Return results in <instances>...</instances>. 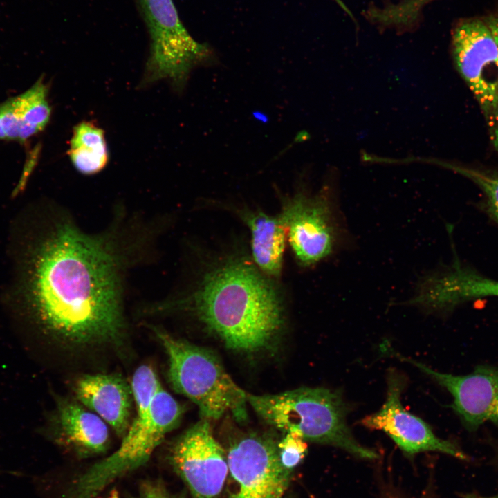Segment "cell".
Returning a JSON list of instances; mask_svg holds the SVG:
<instances>
[{
  "instance_id": "2e32d148",
  "label": "cell",
  "mask_w": 498,
  "mask_h": 498,
  "mask_svg": "<svg viewBox=\"0 0 498 498\" xmlns=\"http://www.w3.org/2000/svg\"><path fill=\"white\" fill-rule=\"evenodd\" d=\"M56 426L59 443L79 456L100 454L109 445L104 421L76 401L66 399L59 403Z\"/></svg>"
},
{
  "instance_id": "3957f363",
  "label": "cell",
  "mask_w": 498,
  "mask_h": 498,
  "mask_svg": "<svg viewBox=\"0 0 498 498\" xmlns=\"http://www.w3.org/2000/svg\"><path fill=\"white\" fill-rule=\"evenodd\" d=\"M246 399L267 423L283 432H297L305 441L337 447L362 459L378 457L353 436L347 423L349 407L339 390L304 387L277 394L247 393Z\"/></svg>"
},
{
  "instance_id": "52a82bcc",
  "label": "cell",
  "mask_w": 498,
  "mask_h": 498,
  "mask_svg": "<svg viewBox=\"0 0 498 498\" xmlns=\"http://www.w3.org/2000/svg\"><path fill=\"white\" fill-rule=\"evenodd\" d=\"M454 65L474 94L498 152V48L484 18L460 21L452 33Z\"/></svg>"
},
{
  "instance_id": "d4e9b609",
  "label": "cell",
  "mask_w": 498,
  "mask_h": 498,
  "mask_svg": "<svg viewBox=\"0 0 498 498\" xmlns=\"http://www.w3.org/2000/svg\"><path fill=\"white\" fill-rule=\"evenodd\" d=\"M340 7H341L347 14H349L351 18L353 19V16L351 14V11L348 9V8L346 6V5L342 2V0H334Z\"/></svg>"
},
{
  "instance_id": "8fae6325",
  "label": "cell",
  "mask_w": 498,
  "mask_h": 498,
  "mask_svg": "<svg viewBox=\"0 0 498 498\" xmlns=\"http://www.w3.org/2000/svg\"><path fill=\"white\" fill-rule=\"evenodd\" d=\"M405 384L401 374L394 369L389 371L385 402L378 412L364 417L360 424L370 430H382L409 456L434 451L468 460L466 454L459 446L436 436L427 423L403 407L401 394Z\"/></svg>"
},
{
  "instance_id": "7a4b0ae2",
  "label": "cell",
  "mask_w": 498,
  "mask_h": 498,
  "mask_svg": "<svg viewBox=\"0 0 498 498\" xmlns=\"http://www.w3.org/2000/svg\"><path fill=\"white\" fill-rule=\"evenodd\" d=\"M199 319L234 351L253 353L268 347L283 319L275 290L255 269L234 262L208 276L192 299Z\"/></svg>"
},
{
  "instance_id": "cb8c5ba5",
  "label": "cell",
  "mask_w": 498,
  "mask_h": 498,
  "mask_svg": "<svg viewBox=\"0 0 498 498\" xmlns=\"http://www.w3.org/2000/svg\"><path fill=\"white\" fill-rule=\"evenodd\" d=\"M463 498H498V492L494 495L492 496H483L479 494L475 493V492H470L464 494L463 495Z\"/></svg>"
},
{
  "instance_id": "603a6c76",
  "label": "cell",
  "mask_w": 498,
  "mask_h": 498,
  "mask_svg": "<svg viewBox=\"0 0 498 498\" xmlns=\"http://www.w3.org/2000/svg\"><path fill=\"white\" fill-rule=\"evenodd\" d=\"M484 19L492 32L498 48V14L484 17Z\"/></svg>"
},
{
  "instance_id": "7402d4cb",
  "label": "cell",
  "mask_w": 498,
  "mask_h": 498,
  "mask_svg": "<svg viewBox=\"0 0 498 498\" xmlns=\"http://www.w3.org/2000/svg\"><path fill=\"white\" fill-rule=\"evenodd\" d=\"M131 498H183L172 495L167 489L158 481H145L139 489L137 495Z\"/></svg>"
},
{
  "instance_id": "5b68a950",
  "label": "cell",
  "mask_w": 498,
  "mask_h": 498,
  "mask_svg": "<svg viewBox=\"0 0 498 498\" xmlns=\"http://www.w3.org/2000/svg\"><path fill=\"white\" fill-rule=\"evenodd\" d=\"M183 413L182 406L161 386L149 409L136 415L120 447L79 476L61 498H96L114 481L145 465Z\"/></svg>"
},
{
  "instance_id": "ba28073f",
  "label": "cell",
  "mask_w": 498,
  "mask_h": 498,
  "mask_svg": "<svg viewBox=\"0 0 498 498\" xmlns=\"http://www.w3.org/2000/svg\"><path fill=\"white\" fill-rule=\"evenodd\" d=\"M282 215L290 243L303 265H314L341 246L343 223L332 194L326 189L313 196L297 195Z\"/></svg>"
},
{
  "instance_id": "9c48e42d",
  "label": "cell",
  "mask_w": 498,
  "mask_h": 498,
  "mask_svg": "<svg viewBox=\"0 0 498 498\" xmlns=\"http://www.w3.org/2000/svg\"><path fill=\"white\" fill-rule=\"evenodd\" d=\"M231 487L228 498H282L290 470L281 463L270 439L249 434L230 444L227 453Z\"/></svg>"
},
{
  "instance_id": "ffe728a7",
  "label": "cell",
  "mask_w": 498,
  "mask_h": 498,
  "mask_svg": "<svg viewBox=\"0 0 498 498\" xmlns=\"http://www.w3.org/2000/svg\"><path fill=\"white\" fill-rule=\"evenodd\" d=\"M131 387L136 405V414H138L149 409L161 384L153 368L142 365L133 375Z\"/></svg>"
},
{
  "instance_id": "8992f818",
  "label": "cell",
  "mask_w": 498,
  "mask_h": 498,
  "mask_svg": "<svg viewBox=\"0 0 498 498\" xmlns=\"http://www.w3.org/2000/svg\"><path fill=\"white\" fill-rule=\"evenodd\" d=\"M135 1L149 37V55L141 84L167 79L182 88L195 66L212 59L211 48L191 36L173 0Z\"/></svg>"
},
{
  "instance_id": "277c9868",
  "label": "cell",
  "mask_w": 498,
  "mask_h": 498,
  "mask_svg": "<svg viewBox=\"0 0 498 498\" xmlns=\"http://www.w3.org/2000/svg\"><path fill=\"white\" fill-rule=\"evenodd\" d=\"M168 357V378L173 389L196 405L202 419L217 420L231 412L246 417V394L210 350L153 327Z\"/></svg>"
},
{
  "instance_id": "ac0fdd59",
  "label": "cell",
  "mask_w": 498,
  "mask_h": 498,
  "mask_svg": "<svg viewBox=\"0 0 498 498\" xmlns=\"http://www.w3.org/2000/svg\"><path fill=\"white\" fill-rule=\"evenodd\" d=\"M68 154L74 167L82 174L102 171L109 160L104 131L91 122L78 123L73 128Z\"/></svg>"
},
{
  "instance_id": "5bb4252c",
  "label": "cell",
  "mask_w": 498,
  "mask_h": 498,
  "mask_svg": "<svg viewBox=\"0 0 498 498\" xmlns=\"http://www.w3.org/2000/svg\"><path fill=\"white\" fill-rule=\"evenodd\" d=\"M73 391L80 403L123 437L130 426L131 386L116 374H85L77 378Z\"/></svg>"
},
{
  "instance_id": "9a60e30c",
  "label": "cell",
  "mask_w": 498,
  "mask_h": 498,
  "mask_svg": "<svg viewBox=\"0 0 498 498\" xmlns=\"http://www.w3.org/2000/svg\"><path fill=\"white\" fill-rule=\"evenodd\" d=\"M48 87L39 79L24 93L0 104V140L26 142L49 122Z\"/></svg>"
},
{
  "instance_id": "484cf974",
  "label": "cell",
  "mask_w": 498,
  "mask_h": 498,
  "mask_svg": "<svg viewBox=\"0 0 498 498\" xmlns=\"http://www.w3.org/2000/svg\"><path fill=\"white\" fill-rule=\"evenodd\" d=\"M496 462H497V464H498V451L497 452V454H496Z\"/></svg>"
},
{
  "instance_id": "e0dca14e",
  "label": "cell",
  "mask_w": 498,
  "mask_h": 498,
  "mask_svg": "<svg viewBox=\"0 0 498 498\" xmlns=\"http://www.w3.org/2000/svg\"><path fill=\"white\" fill-rule=\"evenodd\" d=\"M246 221L251 230L255 262L267 273L279 274L288 232L284 216L273 217L258 212L248 215Z\"/></svg>"
},
{
  "instance_id": "7c38bea8",
  "label": "cell",
  "mask_w": 498,
  "mask_h": 498,
  "mask_svg": "<svg viewBox=\"0 0 498 498\" xmlns=\"http://www.w3.org/2000/svg\"><path fill=\"white\" fill-rule=\"evenodd\" d=\"M394 356L416 367L445 388L453 398L452 409L468 430H476L488 422L498 389L497 368L481 365L468 374L454 375L436 371L398 353Z\"/></svg>"
},
{
  "instance_id": "d6986e66",
  "label": "cell",
  "mask_w": 498,
  "mask_h": 498,
  "mask_svg": "<svg viewBox=\"0 0 498 498\" xmlns=\"http://www.w3.org/2000/svg\"><path fill=\"white\" fill-rule=\"evenodd\" d=\"M445 165L468 178L482 190L486 196L488 212L498 223V172L456 164L447 163Z\"/></svg>"
},
{
  "instance_id": "44dd1931",
  "label": "cell",
  "mask_w": 498,
  "mask_h": 498,
  "mask_svg": "<svg viewBox=\"0 0 498 498\" xmlns=\"http://www.w3.org/2000/svg\"><path fill=\"white\" fill-rule=\"evenodd\" d=\"M277 447L282 464L289 470L297 466L307 452L306 441L297 432H287Z\"/></svg>"
},
{
  "instance_id": "30bf717a",
  "label": "cell",
  "mask_w": 498,
  "mask_h": 498,
  "mask_svg": "<svg viewBox=\"0 0 498 498\" xmlns=\"http://www.w3.org/2000/svg\"><path fill=\"white\" fill-rule=\"evenodd\" d=\"M169 460L194 498H219L228 465L209 421L201 418L179 436L171 448Z\"/></svg>"
},
{
  "instance_id": "6da1fadb",
  "label": "cell",
  "mask_w": 498,
  "mask_h": 498,
  "mask_svg": "<svg viewBox=\"0 0 498 498\" xmlns=\"http://www.w3.org/2000/svg\"><path fill=\"white\" fill-rule=\"evenodd\" d=\"M147 227L121 218L90 232L64 216L40 244L33 302L41 322L73 356L122 351L125 277L150 237Z\"/></svg>"
},
{
  "instance_id": "4fadbf2b",
  "label": "cell",
  "mask_w": 498,
  "mask_h": 498,
  "mask_svg": "<svg viewBox=\"0 0 498 498\" xmlns=\"http://www.w3.org/2000/svg\"><path fill=\"white\" fill-rule=\"evenodd\" d=\"M488 297H498V281L454 263L445 270L424 277L406 304L430 312H443Z\"/></svg>"
}]
</instances>
